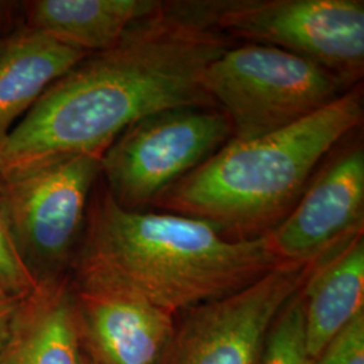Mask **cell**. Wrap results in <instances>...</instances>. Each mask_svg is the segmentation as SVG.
<instances>
[{
  "instance_id": "obj_1",
  "label": "cell",
  "mask_w": 364,
  "mask_h": 364,
  "mask_svg": "<svg viewBox=\"0 0 364 364\" xmlns=\"http://www.w3.org/2000/svg\"><path fill=\"white\" fill-rule=\"evenodd\" d=\"M219 0L161 1L111 48L54 81L0 146V180L61 156H103L134 123L159 111L213 105L209 65L232 46Z\"/></svg>"
},
{
  "instance_id": "obj_2",
  "label": "cell",
  "mask_w": 364,
  "mask_h": 364,
  "mask_svg": "<svg viewBox=\"0 0 364 364\" xmlns=\"http://www.w3.org/2000/svg\"><path fill=\"white\" fill-rule=\"evenodd\" d=\"M278 264L266 235L234 240L207 221L122 208L105 189L90 201L69 277L177 316L248 287Z\"/></svg>"
},
{
  "instance_id": "obj_3",
  "label": "cell",
  "mask_w": 364,
  "mask_h": 364,
  "mask_svg": "<svg viewBox=\"0 0 364 364\" xmlns=\"http://www.w3.org/2000/svg\"><path fill=\"white\" fill-rule=\"evenodd\" d=\"M363 119L356 85L287 129L252 141L230 139L153 203L204 220L234 240L269 234L297 204L332 149Z\"/></svg>"
},
{
  "instance_id": "obj_4",
  "label": "cell",
  "mask_w": 364,
  "mask_h": 364,
  "mask_svg": "<svg viewBox=\"0 0 364 364\" xmlns=\"http://www.w3.org/2000/svg\"><path fill=\"white\" fill-rule=\"evenodd\" d=\"M203 85L228 117L231 139L237 142L287 129L350 90L311 60L251 42L223 53L209 65Z\"/></svg>"
},
{
  "instance_id": "obj_5",
  "label": "cell",
  "mask_w": 364,
  "mask_h": 364,
  "mask_svg": "<svg viewBox=\"0 0 364 364\" xmlns=\"http://www.w3.org/2000/svg\"><path fill=\"white\" fill-rule=\"evenodd\" d=\"M102 156H61L0 180L15 245L36 279L66 275L85 230Z\"/></svg>"
},
{
  "instance_id": "obj_6",
  "label": "cell",
  "mask_w": 364,
  "mask_h": 364,
  "mask_svg": "<svg viewBox=\"0 0 364 364\" xmlns=\"http://www.w3.org/2000/svg\"><path fill=\"white\" fill-rule=\"evenodd\" d=\"M232 136L216 108L180 107L144 117L102 156L107 192L124 209L142 210Z\"/></svg>"
},
{
  "instance_id": "obj_7",
  "label": "cell",
  "mask_w": 364,
  "mask_h": 364,
  "mask_svg": "<svg viewBox=\"0 0 364 364\" xmlns=\"http://www.w3.org/2000/svg\"><path fill=\"white\" fill-rule=\"evenodd\" d=\"M216 22L231 38L311 60L348 87L363 75L362 0H219Z\"/></svg>"
},
{
  "instance_id": "obj_8",
  "label": "cell",
  "mask_w": 364,
  "mask_h": 364,
  "mask_svg": "<svg viewBox=\"0 0 364 364\" xmlns=\"http://www.w3.org/2000/svg\"><path fill=\"white\" fill-rule=\"evenodd\" d=\"M314 264L281 263L232 294L178 313L158 364H259L277 317Z\"/></svg>"
},
{
  "instance_id": "obj_9",
  "label": "cell",
  "mask_w": 364,
  "mask_h": 364,
  "mask_svg": "<svg viewBox=\"0 0 364 364\" xmlns=\"http://www.w3.org/2000/svg\"><path fill=\"white\" fill-rule=\"evenodd\" d=\"M364 151L360 144L333 158L266 235L281 263L311 266L363 234Z\"/></svg>"
},
{
  "instance_id": "obj_10",
  "label": "cell",
  "mask_w": 364,
  "mask_h": 364,
  "mask_svg": "<svg viewBox=\"0 0 364 364\" xmlns=\"http://www.w3.org/2000/svg\"><path fill=\"white\" fill-rule=\"evenodd\" d=\"M72 284L84 351L95 364H158L176 316L117 289Z\"/></svg>"
},
{
  "instance_id": "obj_11",
  "label": "cell",
  "mask_w": 364,
  "mask_h": 364,
  "mask_svg": "<svg viewBox=\"0 0 364 364\" xmlns=\"http://www.w3.org/2000/svg\"><path fill=\"white\" fill-rule=\"evenodd\" d=\"M84 359L69 274L38 279L18 302L0 364H84Z\"/></svg>"
},
{
  "instance_id": "obj_12",
  "label": "cell",
  "mask_w": 364,
  "mask_h": 364,
  "mask_svg": "<svg viewBox=\"0 0 364 364\" xmlns=\"http://www.w3.org/2000/svg\"><path fill=\"white\" fill-rule=\"evenodd\" d=\"M90 53L22 25L0 45V146L54 81Z\"/></svg>"
},
{
  "instance_id": "obj_13",
  "label": "cell",
  "mask_w": 364,
  "mask_h": 364,
  "mask_svg": "<svg viewBox=\"0 0 364 364\" xmlns=\"http://www.w3.org/2000/svg\"><path fill=\"white\" fill-rule=\"evenodd\" d=\"M306 350L314 360L364 312V235L318 260L301 289Z\"/></svg>"
},
{
  "instance_id": "obj_14",
  "label": "cell",
  "mask_w": 364,
  "mask_h": 364,
  "mask_svg": "<svg viewBox=\"0 0 364 364\" xmlns=\"http://www.w3.org/2000/svg\"><path fill=\"white\" fill-rule=\"evenodd\" d=\"M159 4L158 0L22 1L23 25L92 54L115 45Z\"/></svg>"
},
{
  "instance_id": "obj_15",
  "label": "cell",
  "mask_w": 364,
  "mask_h": 364,
  "mask_svg": "<svg viewBox=\"0 0 364 364\" xmlns=\"http://www.w3.org/2000/svg\"><path fill=\"white\" fill-rule=\"evenodd\" d=\"M301 289L277 317L259 364H312L305 343Z\"/></svg>"
},
{
  "instance_id": "obj_16",
  "label": "cell",
  "mask_w": 364,
  "mask_h": 364,
  "mask_svg": "<svg viewBox=\"0 0 364 364\" xmlns=\"http://www.w3.org/2000/svg\"><path fill=\"white\" fill-rule=\"evenodd\" d=\"M37 282L15 245L0 193V291L22 297Z\"/></svg>"
},
{
  "instance_id": "obj_17",
  "label": "cell",
  "mask_w": 364,
  "mask_h": 364,
  "mask_svg": "<svg viewBox=\"0 0 364 364\" xmlns=\"http://www.w3.org/2000/svg\"><path fill=\"white\" fill-rule=\"evenodd\" d=\"M312 364H364V312L358 314Z\"/></svg>"
},
{
  "instance_id": "obj_18",
  "label": "cell",
  "mask_w": 364,
  "mask_h": 364,
  "mask_svg": "<svg viewBox=\"0 0 364 364\" xmlns=\"http://www.w3.org/2000/svg\"><path fill=\"white\" fill-rule=\"evenodd\" d=\"M23 25L21 1H0V45L14 30Z\"/></svg>"
},
{
  "instance_id": "obj_19",
  "label": "cell",
  "mask_w": 364,
  "mask_h": 364,
  "mask_svg": "<svg viewBox=\"0 0 364 364\" xmlns=\"http://www.w3.org/2000/svg\"><path fill=\"white\" fill-rule=\"evenodd\" d=\"M21 297L11 296L0 291V353L10 333V326L13 321L14 313L16 311Z\"/></svg>"
},
{
  "instance_id": "obj_20",
  "label": "cell",
  "mask_w": 364,
  "mask_h": 364,
  "mask_svg": "<svg viewBox=\"0 0 364 364\" xmlns=\"http://www.w3.org/2000/svg\"><path fill=\"white\" fill-rule=\"evenodd\" d=\"M84 364H95L92 362L91 359L87 356V353H85V359H84Z\"/></svg>"
}]
</instances>
